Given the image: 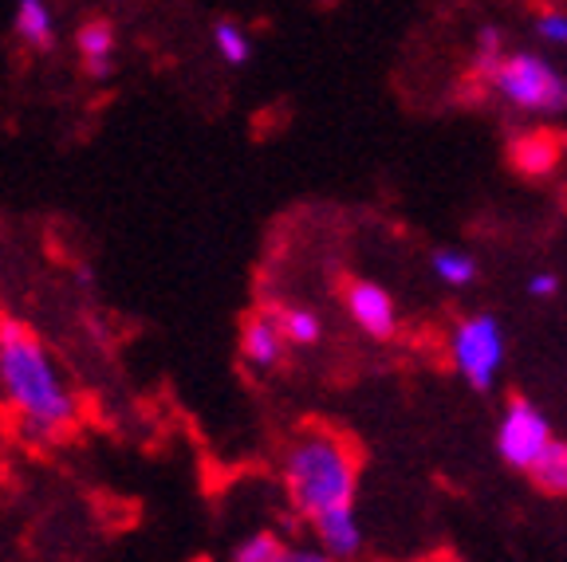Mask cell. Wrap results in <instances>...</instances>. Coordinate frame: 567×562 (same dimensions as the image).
<instances>
[{
	"instance_id": "1",
	"label": "cell",
	"mask_w": 567,
	"mask_h": 562,
	"mask_svg": "<svg viewBox=\"0 0 567 562\" xmlns=\"http://www.w3.org/2000/svg\"><path fill=\"white\" fill-rule=\"evenodd\" d=\"M0 389L17 409L28 440H55L75 425V397L60 366L28 323L0 315Z\"/></svg>"
},
{
	"instance_id": "2",
	"label": "cell",
	"mask_w": 567,
	"mask_h": 562,
	"mask_svg": "<svg viewBox=\"0 0 567 562\" xmlns=\"http://www.w3.org/2000/svg\"><path fill=\"white\" fill-rule=\"evenodd\" d=\"M284 492L292 500V511L303 523H316L328 511H343L354 503L359 488V457L343 433L328 425H303L280 460Z\"/></svg>"
},
{
	"instance_id": "3",
	"label": "cell",
	"mask_w": 567,
	"mask_h": 562,
	"mask_svg": "<svg viewBox=\"0 0 567 562\" xmlns=\"http://www.w3.org/2000/svg\"><path fill=\"white\" fill-rule=\"evenodd\" d=\"M485 80L493 83L496 95H505L520 111H536V115H564L567 111V80L540 55H505Z\"/></svg>"
},
{
	"instance_id": "4",
	"label": "cell",
	"mask_w": 567,
	"mask_h": 562,
	"mask_svg": "<svg viewBox=\"0 0 567 562\" xmlns=\"http://www.w3.org/2000/svg\"><path fill=\"white\" fill-rule=\"evenodd\" d=\"M505 358V334L493 315H473L453 331V362L473 389H488Z\"/></svg>"
},
{
	"instance_id": "5",
	"label": "cell",
	"mask_w": 567,
	"mask_h": 562,
	"mask_svg": "<svg viewBox=\"0 0 567 562\" xmlns=\"http://www.w3.org/2000/svg\"><path fill=\"white\" fill-rule=\"evenodd\" d=\"M548 440H551L548 417H544L532 402H524V397H513L505 422H501V433H496L501 457H505L513 468H520V472H528V468L536 465V457L548 448Z\"/></svg>"
},
{
	"instance_id": "6",
	"label": "cell",
	"mask_w": 567,
	"mask_h": 562,
	"mask_svg": "<svg viewBox=\"0 0 567 562\" xmlns=\"http://www.w3.org/2000/svg\"><path fill=\"white\" fill-rule=\"evenodd\" d=\"M347 315L363 326L371 339H390L394 334V299L386 295V288L371 280H347L343 288Z\"/></svg>"
},
{
	"instance_id": "7",
	"label": "cell",
	"mask_w": 567,
	"mask_h": 562,
	"mask_svg": "<svg viewBox=\"0 0 567 562\" xmlns=\"http://www.w3.org/2000/svg\"><path fill=\"white\" fill-rule=\"evenodd\" d=\"M319 539V551L331 554L336 562H347L359 554L363 547V531H359V519H354V508H343V511H328V516H319L311 523Z\"/></svg>"
},
{
	"instance_id": "8",
	"label": "cell",
	"mask_w": 567,
	"mask_h": 562,
	"mask_svg": "<svg viewBox=\"0 0 567 562\" xmlns=\"http://www.w3.org/2000/svg\"><path fill=\"white\" fill-rule=\"evenodd\" d=\"M75 52L91 80H106L115 71V24L111 20H87L75 32Z\"/></svg>"
},
{
	"instance_id": "9",
	"label": "cell",
	"mask_w": 567,
	"mask_h": 562,
	"mask_svg": "<svg viewBox=\"0 0 567 562\" xmlns=\"http://www.w3.org/2000/svg\"><path fill=\"white\" fill-rule=\"evenodd\" d=\"M240 354L248 358V366H257V370L280 366L284 339L272 326V319L268 315H248L245 319V326H240Z\"/></svg>"
},
{
	"instance_id": "10",
	"label": "cell",
	"mask_w": 567,
	"mask_h": 562,
	"mask_svg": "<svg viewBox=\"0 0 567 562\" xmlns=\"http://www.w3.org/2000/svg\"><path fill=\"white\" fill-rule=\"evenodd\" d=\"M12 28H17L20 44H28L32 52H52L55 48V17L48 9V0H20Z\"/></svg>"
},
{
	"instance_id": "11",
	"label": "cell",
	"mask_w": 567,
	"mask_h": 562,
	"mask_svg": "<svg viewBox=\"0 0 567 562\" xmlns=\"http://www.w3.org/2000/svg\"><path fill=\"white\" fill-rule=\"evenodd\" d=\"M268 319H272V326L280 331L284 346H316L319 334H323V323H319L316 311L308 308H292V303H276V308L265 311Z\"/></svg>"
},
{
	"instance_id": "12",
	"label": "cell",
	"mask_w": 567,
	"mask_h": 562,
	"mask_svg": "<svg viewBox=\"0 0 567 562\" xmlns=\"http://www.w3.org/2000/svg\"><path fill=\"white\" fill-rule=\"evenodd\" d=\"M559 162V142L551 134H524L513 142V166L524 177H544L551 174Z\"/></svg>"
},
{
	"instance_id": "13",
	"label": "cell",
	"mask_w": 567,
	"mask_h": 562,
	"mask_svg": "<svg viewBox=\"0 0 567 562\" xmlns=\"http://www.w3.org/2000/svg\"><path fill=\"white\" fill-rule=\"evenodd\" d=\"M532 483L540 488V492L548 496H567V440H548V448H544L540 457H536V465L528 468Z\"/></svg>"
},
{
	"instance_id": "14",
	"label": "cell",
	"mask_w": 567,
	"mask_h": 562,
	"mask_svg": "<svg viewBox=\"0 0 567 562\" xmlns=\"http://www.w3.org/2000/svg\"><path fill=\"white\" fill-rule=\"evenodd\" d=\"M213 44H217V55H221L229 67H245L248 55H252L245 28L233 24V20H217V24H213Z\"/></svg>"
},
{
	"instance_id": "15",
	"label": "cell",
	"mask_w": 567,
	"mask_h": 562,
	"mask_svg": "<svg viewBox=\"0 0 567 562\" xmlns=\"http://www.w3.org/2000/svg\"><path fill=\"white\" fill-rule=\"evenodd\" d=\"M288 559V543H284L276 531H257L237 543L233 551V562H284Z\"/></svg>"
},
{
	"instance_id": "16",
	"label": "cell",
	"mask_w": 567,
	"mask_h": 562,
	"mask_svg": "<svg viewBox=\"0 0 567 562\" xmlns=\"http://www.w3.org/2000/svg\"><path fill=\"white\" fill-rule=\"evenodd\" d=\"M434 272H437V280H445V283H473L477 280V260L473 256H465V252H450V248H442V252H434Z\"/></svg>"
},
{
	"instance_id": "17",
	"label": "cell",
	"mask_w": 567,
	"mask_h": 562,
	"mask_svg": "<svg viewBox=\"0 0 567 562\" xmlns=\"http://www.w3.org/2000/svg\"><path fill=\"white\" fill-rule=\"evenodd\" d=\"M505 60V40H501V28H481V40H477V75L485 80L488 71L496 67V63Z\"/></svg>"
},
{
	"instance_id": "18",
	"label": "cell",
	"mask_w": 567,
	"mask_h": 562,
	"mask_svg": "<svg viewBox=\"0 0 567 562\" xmlns=\"http://www.w3.org/2000/svg\"><path fill=\"white\" fill-rule=\"evenodd\" d=\"M536 32L548 40V44H559L567 48V12L559 9H544L540 17H536Z\"/></svg>"
},
{
	"instance_id": "19",
	"label": "cell",
	"mask_w": 567,
	"mask_h": 562,
	"mask_svg": "<svg viewBox=\"0 0 567 562\" xmlns=\"http://www.w3.org/2000/svg\"><path fill=\"white\" fill-rule=\"evenodd\" d=\"M556 291H559V280H556V275H548V272L532 275V280H528V295H536V299H548V295H556Z\"/></svg>"
},
{
	"instance_id": "20",
	"label": "cell",
	"mask_w": 567,
	"mask_h": 562,
	"mask_svg": "<svg viewBox=\"0 0 567 562\" xmlns=\"http://www.w3.org/2000/svg\"><path fill=\"white\" fill-rule=\"evenodd\" d=\"M284 562H336V559L323 551H311V547H288V559Z\"/></svg>"
},
{
	"instance_id": "21",
	"label": "cell",
	"mask_w": 567,
	"mask_h": 562,
	"mask_svg": "<svg viewBox=\"0 0 567 562\" xmlns=\"http://www.w3.org/2000/svg\"><path fill=\"white\" fill-rule=\"evenodd\" d=\"M75 283H80V288H91V283H95V272H91V264L75 268Z\"/></svg>"
}]
</instances>
